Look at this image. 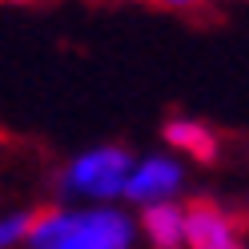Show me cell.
Here are the masks:
<instances>
[{"instance_id":"cell-7","label":"cell","mask_w":249,"mask_h":249,"mask_svg":"<svg viewBox=\"0 0 249 249\" xmlns=\"http://www.w3.org/2000/svg\"><path fill=\"white\" fill-rule=\"evenodd\" d=\"M36 213H17V217H8V221H0V249L12 245V241H20V237H28L33 225H36Z\"/></svg>"},{"instance_id":"cell-6","label":"cell","mask_w":249,"mask_h":249,"mask_svg":"<svg viewBox=\"0 0 249 249\" xmlns=\"http://www.w3.org/2000/svg\"><path fill=\"white\" fill-rule=\"evenodd\" d=\"M165 141L173 145V149L193 153V157L205 161V165L217 157V137H213L201 121H169V124H165Z\"/></svg>"},{"instance_id":"cell-5","label":"cell","mask_w":249,"mask_h":249,"mask_svg":"<svg viewBox=\"0 0 249 249\" xmlns=\"http://www.w3.org/2000/svg\"><path fill=\"white\" fill-rule=\"evenodd\" d=\"M141 229L153 241V249H181L185 245V217L177 205H149L141 213Z\"/></svg>"},{"instance_id":"cell-4","label":"cell","mask_w":249,"mask_h":249,"mask_svg":"<svg viewBox=\"0 0 249 249\" xmlns=\"http://www.w3.org/2000/svg\"><path fill=\"white\" fill-rule=\"evenodd\" d=\"M177 185H181V165H177V161H169V157H149V161L129 177L124 193L149 209V205H165V197L177 193Z\"/></svg>"},{"instance_id":"cell-9","label":"cell","mask_w":249,"mask_h":249,"mask_svg":"<svg viewBox=\"0 0 249 249\" xmlns=\"http://www.w3.org/2000/svg\"><path fill=\"white\" fill-rule=\"evenodd\" d=\"M4 4H28V0H4Z\"/></svg>"},{"instance_id":"cell-1","label":"cell","mask_w":249,"mask_h":249,"mask_svg":"<svg viewBox=\"0 0 249 249\" xmlns=\"http://www.w3.org/2000/svg\"><path fill=\"white\" fill-rule=\"evenodd\" d=\"M129 241H133L129 217L113 209H92V213L40 209L33 233H28L33 249H129Z\"/></svg>"},{"instance_id":"cell-3","label":"cell","mask_w":249,"mask_h":249,"mask_svg":"<svg viewBox=\"0 0 249 249\" xmlns=\"http://www.w3.org/2000/svg\"><path fill=\"white\" fill-rule=\"evenodd\" d=\"M181 217H185V241H189V249H245L241 237H245L249 221L221 209L217 201L193 197V201H185Z\"/></svg>"},{"instance_id":"cell-2","label":"cell","mask_w":249,"mask_h":249,"mask_svg":"<svg viewBox=\"0 0 249 249\" xmlns=\"http://www.w3.org/2000/svg\"><path fill=\"white\" fill-rule=\"evenodd\" d=\"M129 177H133V157L124 149L108 145V149H92L85 157H76L65 173V185L89 197H117L124 193Z\"/></svg>"},{"instance_id":"cell-8","label":"cell","mask_w":249,"mask_h":249,"mask_svg":"<svg viewBox=\"0 0 249 249\" xmlns=\"http://www.w3.org/2000/svg\"><path fill=\"white\" fill-rule=\"evenodd\" d=\"M149 4H157V8H169V12H197L205 0H149Z\"/></svg>"}]
</instances>
